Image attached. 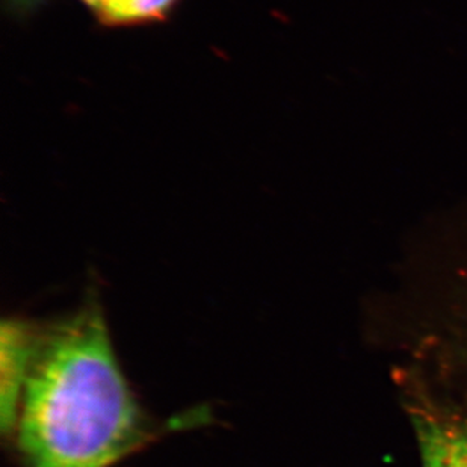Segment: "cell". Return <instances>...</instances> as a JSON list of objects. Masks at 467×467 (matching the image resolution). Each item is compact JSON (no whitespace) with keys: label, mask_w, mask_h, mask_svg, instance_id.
Segmentation results:
<instances>
[{"label":"cell","mask_w":467,"mask_h":467,"mask_svg":"<svg viewBox=\"0 0 467 467\" xmlns=\"http://www.w3.org/2000/svg\"><path fill=\"white\" fill-rule=\"evenodd\" d=\"M14 432L26 467H110L150 439L96 301L38 333Z\"/></svg>","instance_id":"obj_1"},{"label":"cell","mask_w":467,"mask_h":467,"mask_svg":"<svg viewBox=\"0 0 467 467\" xmlns=\"http://www.w3.org/2000/svg\"><path fill=\"white\" fill-rule=\"evenodd\" d=\"M38 333L25 321L9 319L2 324V390H0V422L5 434L16 430L18 407L26 383Z\"/></svg>","instance_id":"obj_2"},{"label":"cell","mask_w":467,"mask_h":467,"mask_svg":"<svg viewBox=\"0 0 467 467\" xmlns=\"http://www.w3.org/2000/svg\"><path fill=\"white\" fill-rule=\"evenodd\" d=\"M423 467H467V430L457 423L422 420L419 428Z\"/></svg>","instance_id":"obj_3"},{"label":"cell","mask_w":467,"mask_h":467,"mask_svg":"<svg viewBox=\"0 0 467 467\" xmlns=\"http://www.w3.org/2000/svg\"><path fill=\"white\" fill-rule=\"evenodd\" d=\"M179 0H103L96 11L106 26H135L167 17Z\"/></svg>","instance_id":"obj_4"},{"label":"cell","mask_w":467,"mask_h":467,"mask_svg":"<svg viewBox=\"0 0 467 467\" xmlns=\"http://www.w3.org/2000/svg\"><path fill=\"white\" fill-rule=\"evenodd\" d=\"M87 6H88L94 14L100 8V5H102L103 0H82Z\"/></svg>","instance_id":"obj_5"}]
</instances>
